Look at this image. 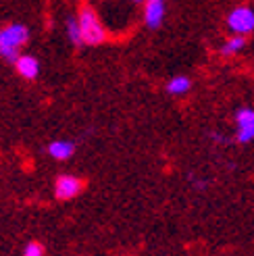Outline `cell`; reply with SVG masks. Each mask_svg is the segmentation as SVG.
Masks as SVG:
<instances>
[{
  "instance_id": "12",
  "label": "cell",
  "mask_w": 254,
  "mask_h": 256,
  "mask_svg": "<svg viewBox=\"0 0 254 256\" xmlns=\"http://www.w3.org/2000/svg\"><path fill=\"white\" fill-rule=\"evenodd\" d=\"M23 256H44V246L40 242H30L23 250Z\"/></svg>"
},
{
  "instance_id": "4",
  "label": "cell",
  "mask_w": 254,
  "mask_h": 256,
  "mask_svg": "<svg viewBox=\"0 0 254 256\" xmlns=\"http://www.w3.org/2000/svg\"><path fill=\"white\" fill-rule=\"evenodd\" d=\"M236 138L240 144H248L254 140V108L242 106L236 110Z\"/></svg>"
},
{
  "instance_id": "9",
  "label": "cell",
  "mask_w": 254,
  "mask_h": 256,
  "mask_svg": "<svg viewBox=\"0 0 254 256\" xmlns=\"http://www.w3.org/2000/svg\"><path fill=\"white\" fill-rule=\"evenodd\" d=\"M190 88H192V82H190L186 75H177V78L169 80L167 92L173 94V96H184L186 92H190Z\"/></svg>"
},
{
  "instance_id": "10",
  "label": "cell",
  "mask_w": 254,
  "mask_h": 256,
  "mask_svg": "<svg viewBox=\"0 0 254 256\" xmlns=\"http://www.w3.org/2000/svg\"><path fill=\"white\" fill-rule=\"evenodd\" d=\"M244 46H246V38L244 36H234L221 46V54L223 56H234L238 52H242Z\"/></svg>"
},
{
  "instance_id": "1",
  "label": "cell",
  "mask_w": 254,
  "mask_h": 256,
  "mask_svg": "<svg viewBox=\"0 0 254 256\" xmlns=\"http://www.w3.org/2000/svg\"><path fill=\"white\" fill-rule=\"evenodd\" d=\"M28 38H30V32L21 23H10L6 28H2L0 30V56L15 65L17 58L21 56L19 50L28 42Z\"/></svg>"
},
{
  "instance_id": "3",
  "label": "cell",
  "mask_w": 254,
  "mask_h": 256,
  "mask_svg": "<svg viewBox=\"0 0 254 256\" xmlns=\"http://www.w3.org/2000/svg\"><path fill=\"white\" fill-rule=\"evenodd\" d=\"M227 28L236 36H246L254 32V10L250 6H238L227 15Z\"/></svg>"
},
{
  "instance_id": "7",
  "label": "cell",
  "mask_w": 254,
  "mask_h": 256,
  "mask_svg": "<svg viewBox=\"0 0 254 256\" xmlns=\"http://www.w3.org/2000/svg\"><path fill=\"white\" fill-rule=\"evenodd\" d=\"M15 67H17V73L21 75L23 80H36L38 78V73H40V65H38V60L30 54H21L15 62Z\"/></svg>"
},
{
  "instance_id": "8",
  "label": "cell",
  "mask_w": 254,
  "mask_h": 256,
  "mask_svg": "<svg viewBox=\"0 0 254 256\" xmlns=\"http://www.w3.org/2000/svg\"><path fill=\"white\" fill-rule=\"evenodd\" d=\"M48 154L56 158V160H67L73 156V152H75V144L73 142H67V140H56V142L52 144H48Z\"/></svg>"
},
{
  "instance_id": "11",
  "label": "cell",
  "mask_w": 254,
  "mask_h": 256,
  "mask_svg": "<svg viewBox=\"0 0 254 256\" xmlns=\"http://www.w3.org/2000/svg\"><path fill=\"white\" fill-rule=\"evenodd\" d=\"M67 34H69V40H71L75 46H82V44H84V38H82V30H80L78 17H69V19H67Z\"/></svg>"
},
{
  "instance_id": "5",
  "label": "cell",
  "mask_w": 254,
  "mask_h": 256,
  "mask_svg": "<svg viewBox=\"0 0 254 256\" xmlns=\"http://www.w3.org/2000/svg\"><path fill=\"white\" fill-rule=\"evenodd\" d=\"M84 190V182L75 175H60L54 184V196L58 200H71Z\"/></svg>"
},
{
  "instance_id": "13",
  "label": "cell",
  "mask_w": 254,
  "mask_h": 256,
  "mask_svg": "<svg viewBox=\"0 0 254 256\" xmlns=\"http://www.w3.org/2000/svg\"><path fill=\"white\" fill-rule=\"evenodd\" d=\"M130 2H134V4H140V2H146V0H130Z\"/></svg>"
},
{
  "instance_id": "6",
  "label": "cell",
  "mask_w": 254,
  "mask_h": 256,
  "mask_svg": "<svg viewBox=\"0 0 254 256\" xmlns=\"http://www.w3.org/2000/svg\"><path fill=\"white\" fill-rule=\"evenodd\" d=\"M164 17V0H146L144 19L150 30H158Z\"/></svg>"
},
{
  "instance_id": "2",
  "label": "cell",
  "mask_w": 254,
  "mask_h": 256,
  "mask_svg": "<svg viewBox=\"0 0 254 256\" xmlns=\"http://www.w3.org/2000/svg\"><path fill=\"white\" fill-rule=\"evenodd\" d=\"M78 21H80V30H82V38L84 44L88 46H98L106 40V32L100 23L96 10L90 4H84L78 12Z\"/></svg>"
}]
</instances>
